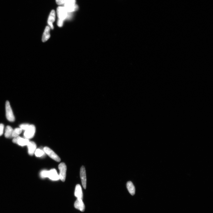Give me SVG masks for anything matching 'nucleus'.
Here are the masks:
<instances>
[{
  "label": "nucleus",
  "instance_id": "21",
  "mask_svg": "<svg viewBox=\"0 0 213 213\" xmlns=\"http://www.w3.org/2000/svg\"><path fill=\"white\" fill-rule=\"evenodd\" d=\"M66 0H56V3L58 5H64Z\"/></svg>",
  "mask_w": 213,
  "mask_h": 213
},
{
  "label": "nucleus",
  "instance_id": "5",
  "mask_svg": "<svg viewBox=\"0 0 213 213\" xmlns=\"http://www.w3.org/2000/svg\"><path fill=\"white\" fill-rule=\"evenodd\" d=\"M59 168L60 170V179L62 182H64L65 180L67 167L64 163L62 162L59 165Z\"/></svg>",
  "mask_w": 213,
  "mask_h": 213
},
{
  "label": "nucleus",
  "instance_id": "16",
  "mask_svg": "<svg viewBox=\"0 0 213 213\" xmlns=\"http://www.w3.org/2000/svg\"><path fill=\"white\" fill-rule=\"evenodd\" d=\"M13 129L11 126H8L6 127L5 129V136L6 138L12 137Z\"/></svg>",
  "mask_w": 213,
  "mask_h": 213
},
{
  "label": "nucleus",
  "instance_id": "19",
  "mask_svg": "<svg viewBox=\"0 0 213 213\" xmlns=\"http://www.w3.org/2000/svg\"><path fill=\"white\" fill-rule=\"evenodd\" d=\"M48 171L44 170H42L40 174L41 177L42 178H47L48 176Z\"/></svg>",
  "mask_w": 213,
  "mask_h": 213
},
{
  "label": "nucleus",
  "instance_id": "3",
  "mask_svg": "<svg viewBox=\"0 0 213 213\" xmlns=\"http://www.w3.org/2000/svg\"><path fill=\"white\" fill-rule=\"evenodd\" d=\"M36 132L35 126L33 125H30L29 127L25 130L24 136L28 139H31L33 137Z\"/></svg>",
  "mask_w": 213,
  "mask_h": 213
},
{
  "label": "nucleus",
  "instance_id": "11",
  "mask_svg": "<svg viewBox=\"0 0 213 213\" xmlns=\"http://www.w3.org/2000/svg\"><path fill=\"white\" fill-rule=\"evenodd\" d=\"M28 153L30 155H32L35 153L37 148V145L35 142H30L27 145Z\"/></svg>",
  "mask_w": 213,
  "mask_h": 213
},
{
  "label": "nucleus",
  "instance_id": "22",
  "mask_svg": "<svg viewBox=\"0 0 213 213\" xmlns=\"http://www.w3.org/2000/svg\"><path fill=\"white\" fill-rule=\"evenodd\" d=\"M4 126L3 124H0V136L3 134Z\"/></svg>",
  "mask_w": 213,
  "mask_h": 213
},
{
  "label": "nucleus",
  "instance_id": "13",
  "mask_svg": "<svg viewBox=\"0 0 213 213\" xmlns=\"http://www.w3.org/2000/svg\"><path fill=\"white\" fill-rule=\"evenodd\" d=\"M50 28L49 26L46 27L42 37V40L43 42L47 41L51 37L50 34Z\"/></svg>",
  "mask_w": 213,
  "mask_h": 213
},
{
  "label": "nucleus",
  "instance_id": "14",
  "mask_svg": "<svg viewBox=\"0 0 213 213\" xmlns=\"http://www.w3.org/2000/svg\"><path fill=\"white\" fill-rule=\"evenodd\" d=\"M126 186L130 194L132 196L134 195L135 193V189L132 182L131 181L128 182Z\"/></svg>",
  "mask_w": 213,
  "mask_h": 213
},
{
  "label": "nucleus",
  "instance_id": "7",
  "mask_svg": "<svg viewBox=\"0 0 213 213\" xmlns=\"http://www.w3.org/2000/svg\"><path fill=\"white\" fill-rule=\"evenodd\" d=\"M80 174L82 185L84 189H86V175L85 169L84 166H82L81 168Z\"/></svg>",
  "mask_w": 213,
  "mask_h": 213
},
{
  "label": "nucleus",
  "instance_id": "9",
  "mask_svg": "<svg viewBox=\"0 0 213 213\" xmlns=\"http://www.w3.org/2000/svg\"><path fill=\"white\" fill-rule=\"evenodd\" d=\"M74 206L77 209L81 211L82 212H84L85 210V206L82 201V200L77 199L74 203Z\"/></svg>",
  "mask_w": 213,
  "mask_h": 213
},
{
  "label": "nucleus",
  "instance_id": "10",
  "mask_svg": "<svg viewBox=\"0 0 213 213\" xmlns=\"http://www.w3.org/2000/svg\"><path fill=\"white\" fill-rule=\"evenodd\" d=\"M56 17L55 12L53 10L50 13L48 20V23L52 29H54L53 23L55 21Z\"/></svg>",
  "mask_w": 213,
  "mask_h": 213
},
{
  "label": "nucleus",
  "instance_id": "23",
  "mask_svg": "<svg viewBox=\"0 0 213 213\" xmlns=\"http://www.w3.org/2000/svg\"><path fill=\"white\" fill-rule=\"evenodd\" d=\"M63 21L61 19H59L58 20L57 24L60 27H61L63 26Z\"/></svg>",
  "mask_w": 213,
  "mask_h": 213
},
{
  "label": "nucleus",
  "instance_id": "2",
  "mask_svg": "<svg viewBox=\"0 0 213 213\" xmlns=\"http://www.w3.org/2000/svg\"><path fill=\"white\" fill-rule=\"evenodd\" d=\"M6 117L9 121L13 122L15 121V118L14 116L11 107L10 102L7 101L5 103Z\"/></svg>",
  "mask_w": 213,
  "mask_h": 213
},
{
  "label": "nucleus",
  "instance_id": "4",
  "mask_svg": "<svg viewBox=\"0 0 213 213\" xmlns=\"http://www.w3.org/2000/svg\"><path fill=\"white\" fill-rule=\"evenodd\" d=\"M57 13L59 19L64 21L68 17L69 13L64 6H59L57 8Z\"/></svg>",
  "mask_w": 213,
  "mask_h": 213
},
{
  "label": "nucleus",
  "instance_id": "18",
  "mask_svg": "<svg viewBox=\"0 0 213 213\" xmlns=\"http://www.w3.org/2000/svg\"><path fill=\"white\" fill-rule=\"evenodd\" d=\"M35 153V155L37 157H41L45 154V152L40 149H37L36 150Z\"/></svg>",
  "mask_w": 213,
  "mask_h": 213
},
{
  "label": "nucleus",
  "instance_id": "20",
  "mask_svg": "<svg viewBox=\"0 0 213 213\" xmlns=\"http://www.w3.org/2000/svg\"><path fill=\"white\" fill-rule=\"evenodd\" d=\"M30 124H23L20 126V128L22 130H26L29 127Z\"/></svg>",
  "mask_w": 213,
  "mask_h": 213
},
{
  "label": "nucleus",
  "instance_id": "17",
  "mask_svg": "<svg viewBox=\"0 0 213 213\" xmlns=\"http://www.w3.org/2000/svg\"><path fill=\"white\" fill-rule=\"evenodd\" d=\"M22 130L20 128H17L13 130L12 137L14 138L19 136L22 132Z\"/></svg>",
  "mask_w": 213,
  "mask_h": 213
},
{
  "label": "nucleus",
  "instance_id": "8",
  "mask_svg": "<svg viewBox=\"0 0 213 213\" xmlns=\"http://www.w3.org/2000/svg\"><path fill=\"white\" fill-rule=\"evenodd\" d=\"M48 177L54 181H57L60 179L59 176L55 169L48 171Z\"/></svg>",
  "mask_w": 213,
  "mask_h": 213
},
{
  "label": "nucleus",
  "instance_id": "15",
  "mask_svg": "<svg viewBox=\"0 0 213 213\" xmlns=\"http://www.w3.org/2000/svg\"><path fill=\"white\" fill-rule=\"evenodd\" d=\"M29 142V139L25 138H21L19 136L17 144L20 146H24L27 145Z\"/></svg>",
  "mask_w": 213,
  "mask_h": 213
},
{
  "label": "nucleus",
  "instance_id": "12",
  "mask_svg": "<svg viewBox=\"0 0 213 213\" xmlns=\"http://www.w3.org/2000/svg\"><path fill=\"white\" fill-rule=\"evenodd\" d=\"M75 196L77 199L83 200V192H82L81 187L79 184L77 185L76 187Z\"/></svg>",
  "mask_w": 213,
  "mask_h": 213
},
{
  "label": "nucleus",
  "instance_id": "6",
  "mask_svg": "<svg viewBox=\"0 0 213 213\" xmlns=\"http://www.w3.org/2000/svg\"><path fill=\"white\" fill-rule=\"evenodd\" d=\"M44 152L47 154L52 159L58 162L61 161V159L54 152L53 150L48 147H45L44 148Z\"/></svg>",
  "mask_w": 213,
  "mask_h": 213
},
{
  "label": "nucleus",
  "instance_id": "1",
  "mask_svg": "<svg viewBox=\"0 0 213 213\" xmlns=\"http://www.w3.org/2000/svg\"><path fill=\"white\" fill-rule=\"evenodd\" d=\"M64 5V7L69 13L75 11L78 9V7L76 4V0H66Z\"/></svg>",
  "mask_w": 213,
  "mask_h": 213
}]
</instances>
